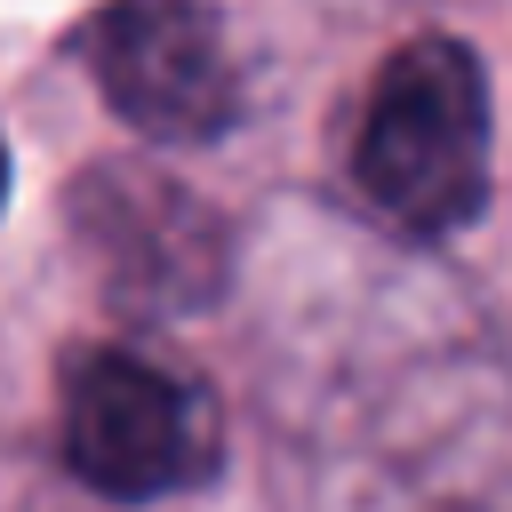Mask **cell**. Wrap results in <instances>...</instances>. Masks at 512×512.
<instances>
[{
  "label": "cell",
  "instance_id": "obj_1",
  "mask_svg": "<svg viewBox=\"0 0 512 512\" xmlns=\"http://www.w3.org/2000/svg\"><path fill=\"white\" fill-rule=\"evenodd\" d=\"M352 184L408 240H448L488 208V80L464 40L416 32L384 56L352 128Z\"/></svg>",
  "mask_w": 512,
  "mask_h": 512
},
{
  "label": "cell",
  "instance_id": "obj_2",
  "mask_svg": "<svg viewBox=\"0 0 512 512\" xmlns=\"http://www.w3.org/2000/svg\"><path fill=\"white\" fill-rule=\"evenodd\" d=\"M64 464L120 504L184 496L224 464V408L152 352L80 344L64 360Z\"/></svg>",
  "mask_w": 512,
  "mask_h": 512
},
{
  "label": "cell",
  "instance_id": "obj_3",
  "mask_svg": "<svg viewBox=\"0 0 512 512\" xmlns=\"http://www.w3.org/2000/svg\"><path fill=\"white\" fill-rule=\"evenodd\" d=\"M64 240H72L80 272L104 288V304L128 320L200 312L232 272L224 216L192 184H176L144 160L80 168L64 192Z\"/></svg>",
  "mask_w": 512,
  "mask_h": 512
},
{
  "label": "cell",
  "instance_id": "obj_4",
  "mask_svg": "<svg viewBox=\"0 0 512 512\" xmlns=\"http://www.w3.org/2000/svg\"><path fill=\"white\" fill-rule=\"evenodd\" d=\"M80 64L152 144H208L240 120V48L208 0H104L80 24Z\"/></svg>",
  "mask_w": 512,
  "mask_h": 512
},
{
  "label": "cell",
  "instance_id": "obj_5",
  "mask_svg": "<svg viewBox=\"0 0 512 512\" xmlns=\"http://www.w3.org/2000/svg\"><path fill=\"white\" fill-rule=\"evenodd\" d=\"M0 200H8V144H0Z\"/></svg>",
  "mask_w": 512,
  "mask_h": 512
}]
</instances>
